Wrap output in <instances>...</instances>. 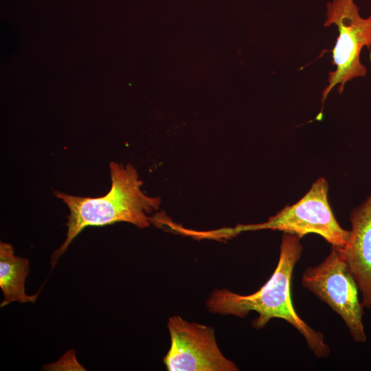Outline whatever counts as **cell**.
Wrapping results in <instances>:
<instances>
[{
  "label": "cell",
  "mask_w": 371,
  "mask_h": 371,
  "mask_svg": "<svg viewBox=\"0 0 371 371\" xmlns=\"http://www.w3.org/2000/svg\"><path fill=\"white\" fill-rule=\"evenodd\" d=\"M296 234L284 232L278 265L268 281L256 292L243 295L227 289L212 292L206 305L212 313L245 317L250 311L258 313L253 322L257 329L272 318L282 319L304 337L308 346L318 357H326L330 348L322 333L311 328L295 311L291 301V282L293 269L301 257L302 245Z\"/></svg>",
  "instance_id": "cell-1"
},
{
  "label": "cell",
  "mask_w": 371,
  "mask_h": 371,
  "mask_svg": "<svg viewBox=\"0 0 371 371\" xmlns=\"http://www.w3.org/2000/svg\"><path fill=\"white\" fill-rule=\"evenodd\" d=\"M111 185L104 196H74L55 191L56 196L68 207L66 239L52 255V268L73 240L86 227L105 226L126 222L139 228L148 227L152 221L148 214L159 209L161 200L145 194L136 169L111 161L109 164Z\"/></svg>",
  "instance_id": "cell-2"
},
{
  "label": "cell",
  "mask_w": 371,
  "mask_h": 371,
  "mask_svg": "<svg viewBox=\"0 0 371 371\" xmlns=\"http://www.w3.org/2000/svg\"><path fill=\"white\" fill-rule=\"evenodd\" d=\"M328 192L327 181L320 177L300 201L284 207L267 221L216 230L217 236L229 238L242 232L267 229L294 234L300 238L314 233L332 246L343 248L348 240L350 231L342 228L337 221L328 202Z\"/></svg>",
  "instance_id": "cell-3"
},
{
  "label": "cell",
  "mask_w": 371,
  "mask_h": 371,
  "mask_svg": "<svg viewBox=\"0 0 371 371\" xmlns=\"http://www.w3.org/2000/svg\"><path fill=\"white\" fill-rule=\"evenodd\" d=\"M302 284L341 316L355 341H366L364 307L359 300L357 284L339 247L332 246L322 262L308 267Z\"/></svg>",
  "instance_id": "cell-4"
},
{
  "label": "cell",
  "mask_w": 371,
  "mask_h": 371,
  "mask_svg": "<svg viewBox=\"0 0 371 371\" xmlns=\"http://www.w3.org/2000/svg\"><path fill=\"white\" fill-rule=\"evenodd\" d=\"M327 19L324 26L335 25L339 36L332 51L335 69L329 73L328 84L322 93V102L338 85L341 93L348 81L367 74L360 61L363 47H371V14L362 18L354 0H333L327 3Z\"/></svg>",
  "instance_id": "cell-5"
},
{
  "label": "cell",
  "mask_w": 371,
  "mask_h": 371,
  "mask_svg": "<svg viewBox=\"0 0 371 371\" xmlns=\"http://www.w3.org/2000/svg\"><path fill=\"white\" fill-rule=\"evenodd\" d=\"M168 328L171 345L164 359L168 370H238L220 350L212 327L174 316L169 318Z\"/></svg>",
  "instance_id": "cell-6"
},
{
  "label": "cell",
  "mask_w": 371,
  "mask_h": 371,
  "mask_svg": "<svg viewBox=\"0 0 371 371\" xmlns=\"http://www.w3.org/2000/svg\"><path fill=\"white\" fill-rule=\"evenodd\" d=\"M351 230L339 248L361 294L364 308H371V193L350 213Z\"/></svg>",
  "instance_id": "cell-7"
},
{
  "label": "cell",
  "mask_w": 371,
  "mask_h": 371,
  "mask_svg": "<svg viewBox=\"0 0 371 371\" xmlns=\"http://www.w3.org/2000/svg\"><path fill=\"white\" fill-rule=\"evenodd\" d=\"M29 269L27 258L15 256L10 243H0V287L4 297L1 307L14 302L23 304L36 301L39 292L32 295L25 293V283Z\"/></svg>",
  "instance_id": "cell-8"
}]
</instances>
